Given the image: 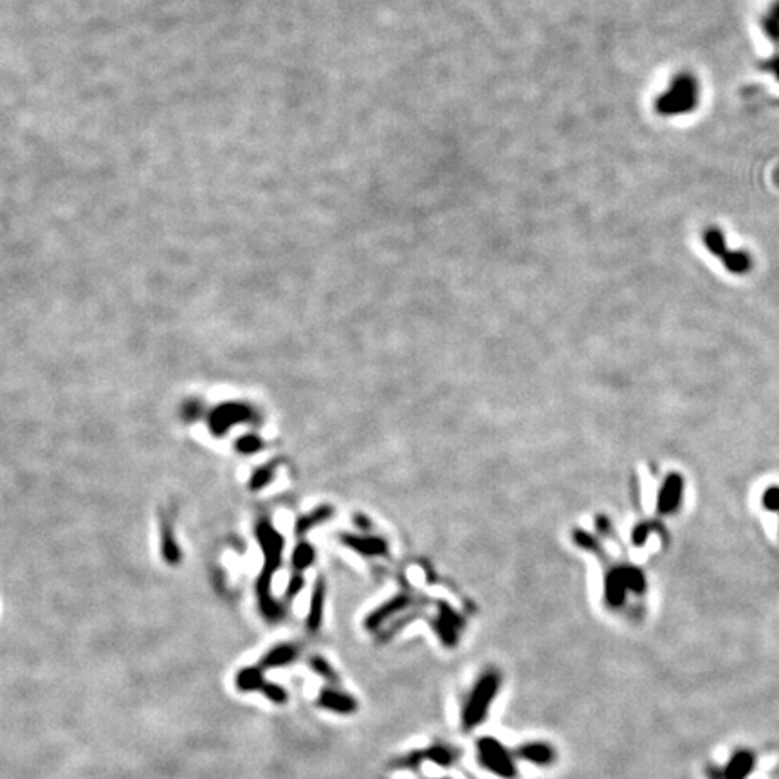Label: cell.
<instances>
[{
	"label": "cell",
	"mask_w": 779,
	"mask_h": 779,
	"mask_svg": "<svg viewBox=\"0 0 779 779\" xmlns=\"http://www.w3.org/2000/svg\"><path fill=\"white\" fill-rule=\"evenodd\" d=\"M327 513H329V509H322V511H316V513H314L312 516L302 518V521H300V523H298V533H303V530H307V529H309V527H312V525L316 523V521L322 520V518L325 516Z\"/></svg>",
	"instance_id": "obj_13"
},
{
	"label": "cell",
	"mask_w": 779,
	"mask_h": 779,
	"mask_svg": "<svg viewBox=\"0 0 779 779\" xmlns=\"http://www.w3.org/2000/svg\"><path fill=\"white\" fill-rule=\"evenodd\" d=\"M314 664H317V666H314V668H316L320 673L325 675V677H329V680H336V675H334V671H330L329 668H327L325 662H323V660H314Z\"/></svg>",
	"instance_id": "obj_16"
},
{
	"label": "cell",
	"mask_w": 779,
	"mask_h": 779,
	"mask_svg": "<svg viewBox=\"0 0 779 779\" xmlns=\"http://www.w3.org/2000/svg\"><path fill=\"white\" fill-rule=\"evenodd\" d=\"M424 756H426V760L435 761V763L440 765V767H451V765H454L458 761L460 752H458L457 748L437 745V747H431L427 748V751H424Z\"/></svg>",
	"instance_id": "obj_7"
},
{
	"label": "cell",
	"mask_w": 779,
	"mask_h": 779,
	"mask_svg": "<svg viewBox=\"0 0 779 779\" xmlns=\"http://www.w3.org/2000/svg\"><path fill=\"white\" fill-rule=\"evenodd\" d=\"M314 557V552H312V548L309 547V545H300V547L296 548V552H294V567L300 568V570H303L305 567H309L310 561H312Z\"/></svg>",
	"instance_id": "obj_10"
},
{
	"label": "cell",
	"mask_w": 779,
	"mask_h": 779,
	"mask_svg": "<svg viewBox=\"0 0 779 779\" xmlns=\"http://www.w3.org/2000/svg\"><path fill=\"white\" fill-rule=\"evenodd\" d=\"M756 768V754L748 748H738L736 752H732V756L729 758L727 765L721 768L709 767L707 774L711 775V779H747L748 775L754 772Z\"/></svg>",
	"instance_id": "obj_3"
},
{
	"label": "cell",
	"mask_w": 779,
	"mask_h": 779,
	"mask_svg": "<svg viewBox=\"0 0 779 779\" xmlns=\"http://www.w3.org/2000/svg\"><path fill=\"white\" fill-rule=\"evenodd\" d=\"M478 760L484 768L503 779H516L518 768L514 765V756L494 738H480L476 743Z\"/></svg>",
	"instance_id": "obj_2"
},
{
	"label": "cell",
	"mask_w": 779,
	"mask_h": 779,
	"mask_svg": "<svg viewBox=\"0 0 779 779\" xmlns=\"http://www.w3.org/2000/svg\"><path fill=\"white\" fill-rule=\"evenodd\" d=\"M251 417L249 408L240 406V404H227V406L219 408L212 417V427L219 435L226 431L227 427L233 426L239 420H247Z\"/></svg>",
	"instance_id": "obj_5"
},
{
	"label": "cell",
	"mask_w": 779,
	"mask_h": 779,
	"mask_svg": "<svg viewBox=\"0 0 779 779\" xmlns=\"http://www.w3.org/2000/svg\"><path fill=\"white\" fill-rule=\"evenodd\" d=\"M271 473L267 469H260L256 471L255 478H253V482H251V486L253 487H258V486H263V484H267V480H269Z\"/></svg>",
	"instance_id": "obj_15"
},
{
	"label": "cell",
	"mask_w": 779,
	"mask_h": 779,
	"mask_svg": "<svg viewBox=\"0 0 779 779\" xmlns=\"http://www.w3.org/2000/svg\"><path fill=\"white\" fill-rule=\"evenodd\" d=\"M514 756L523 761L538 765V767H548L556 760V751L552 745L543 743V741H529V743L518 747Z\"/></svg>",
	"instance_id": "obj_4"
},
{
	"label": "cell",
	"mask_w": 779,
	"mask_h": 779,
	"mask_svg": "<svg viewBox=\"0 0 779 779\" xmlns=\"http://www.w3.org/2000/svg\"><path fill=\"white\" fill-rule=\"evenodd\" d=\"M294 648H280V650L273 651V653L269 655V666H278V664H283V662L290 660V658L294 657Z\"/></svg>",
	"instance_id": "obj_12"
},
{
	"label": "cell",
	"mask_w": 779,
	"mask_h": 779,
	"mask_svg": "<svg viewBox=\"0 0 779 779\" xmlns=\"http://www.w3.org/2000/svg\"><path fill=\"white\" fill-rule=\"evenodd\" d=\"M500 690V675L496 671H487L478 678L474 690L471 691L469 698L466 702L462 713V727L464 731H473L482 724L487 717L489 705L493 704Z\"/></svg>",
	"instance_id": "obj_1"
},
{
	"label": "cell",
	"mask_w": 779,
	"mask_h": 779,
	"mask_svg": "<svg viewBox=\"0 0 779 779\" xmlns=\"http://www.w3.org/2000/svg\"><path fill=\"white\" fill-rule=\"evenodd\" d=\"M350 545L357 550H363L364 554H381L384 552V543L379 540H354V538H347Z\"/></svg>",
	"instance_id": "obj_9"
},
{
	"label": "cell",
	"mask_w": 779,
	"mask_h": 779,
	"mask_svg": "<svg viewBox=\"0 0 779 779\" xmlns=\"http://www.w3.org/2000/svg\"><path fill=\"white\" fill-rule=\"evenodd\" d=\"M322 603H323V587L322 584H316L314 599H312V610H310V615H309L310 630H317L320 624H322Z\"/></svg>",
	"instance_id": "obj_8"
},
{
	"label": "cell",
	"mask_w": 779,
	"mask_h": 779,
	"mask_svg": "<svg viewBox=\"0 0 779 779\" xmlns=\"http://www.w3.org/2000/svg\"><path fill=\"white\" fill-rule=\"evenodd\" d=\"M423 760H426V756H424V751L419 752H410V754H406L404 758H399L397 761H393V765H396L397 768H415L419 767V763Z\"/></svg>",
	"instance_id": "obj_11"
},
{
	"label": "cell",
	"mask_w": 779,
	"mask_h": 779,
	"mask_svg": "<svg viewBox=\"0 0 779 779\" xmlns=\"http://www.w3.org/2000/svg\"><path fill=\"white\" fill-rule=\"evenodd\" d=\"M322 705L339 714H352L357 711V702L350 694L341 693V691H323Z\"/></svg>",
	"instance_id": "obj_6"
},
{
	"label": "cell",
	"mask_w": 779,
	"mask_h": 779,
	"mask_svg": "<svg viewBox=\"0 0 779 779\" xmlns=\"http://www.w3.org/2000/svg\"><path fill=\"white\" fill-rule=\"evenodd\" d=\"M260 447V442L258 439H255V437H246V439H242L239 442V450L242 451V453H253V451H256Z\"/></svg>",
	"instance_id": "obj_14"
}]
</instances>
